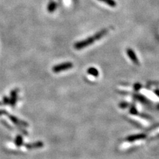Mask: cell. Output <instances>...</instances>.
<instances>
[{
    "label": "cell",
    "instance_id": "obj_3",
    "mask_svg": "<svg viewBox=\"0 0 159 159\" xmlns=\"http://www.w3.org/2000/svg\"><path fill=\"white\" fill-rule=\"evenodd\" d=\"M126 52H127V55H128L130 60H131L133 63H135L136 65L139 64V59L137 58V57H136L135 51H134L133 49L127 48Z\"/></svg>",
    "mask_w": 159,
    "mask_h": 159
},
{
    "label": "cell",
    "instance_id": "obj_4",
    "mask_svg": "<svg viewBox=\"0 0 159 159\" xmlns=\"http://www.w3.org/2000/svg\"><path fill=\"white\" fill-rule=\"evenodd\" d=\"M88 73L89 74L93 76H96V77L98 76V75H99V72H98L97 69L95 68H93V67L88 68Z\"/></svg>",
    "mask_w": 159,
    "mask_h": 159
},
{
    "label": "cell",
    "instance_id": "obj_7",
    "mask_svg": "<svg viewBox=\"0 0 159 159\" xmlns=\"http://www.w3.org/2000/svg\"><path fill=\"white\" fill-rule=\"evenodd\" d=\"M57 3H55V2H52L50 5H48V10L50 12H54L56 10V8H57Z\"/></svg>",
    "mask_w": 159,
    "mask_h": 159
},
{
    "label": "cell",
    "instance_id": "obj_5",
    "mask_svg": "<svg viewBox=\"0 0 159 159\" xmlns=\"http://www.w3.org/2000/svg\"><path fill=\"white\" fill-rule=\"evenodd\" d=\"M99 1L104 2L111 8H115L116 6V2L114 0H99Z\"/></svg>",
    "mask_w": 159,
    "mask_h": 159
},
{
    "label": "cell",
    "instance_id": "obj_10",
    "mask_svg": "<svg viewBox=\"0 0 159 159\" xmlns=\"http://www.w3.org/2000/svg\"><path fill=\"white\" fill-rule=\"evenodd\" d=\"M3 113H5V112L3 111H0V115H1V114H3Z\"/></svg>",
    "mask_w": 159,
    "mask_h": 159
},
{
    "label": "cell",
    "instance_id": "obj_2",
    "mask_svg": "<svg viewBox=\"0 0 159 159\" xmlns=\"http://www.w3.org/2000/svg\"><path fill=\"white\" fill-rule=\"evenodd\" d=\"M72 66L73 65L71 62H66V63L57 65V66H55L53 68V71L55 72H59L61 71L68 70V69L71 68Z\"/></svg>",
    "mask_w": 159,
    "mask_h": 159
},
{
    "label": "cell",
    "instance_id": "obj_8",
    "mask_svg": "<svg viewBox=\"0 0 159 159\" xmlns=\"http://www.w3.org/2000/svg\"><path fill=\"white\" fill-rule=\"evenodd\" d=\"M10 119L13 121V123H15V124H16L17 125H26L25 124H23L21 121H19L17 119V118H15L14 117H13V116H11L10 117Z\"/></svg>",
    "mask_w": 159,
    "mask_h": 159
},
{
    "label": "cell",
    "instance_id": "obj_9",
    "mask_svg": "<svg viewBox=\"0 0 159 159\" xmlns=\"http://www.w3.org/2000/svg\"><path fill=\"white\" fill-rule=\"evenodd\" d=\"M21 143H22V138L21 137V136H18L17 139V141H16L17 145H18V146H19V145L21 144Z\"/></svg>",
    "mask_w": 159,
    "mask_h": 159
},
{
    "label": "cell",
    "instance_id": "obj_1",
    "mask_svg": "<svg viewBox=\"0 0 159 159\" xmlns=\"http://www.w3.org/2000/svg\"><path fill=\"white\" fill-rule=\"evenodd\" d=\"M107 29H103L102 31H100L94 35L88 38V39L77 42L74 45L75 48L78 49V50H80V49L84 48L89 45H91V44H92L95 41H97L98 40L102 39L104 35H106L107 34Z\"/></svg>",
    "mask_w": 159,
    "mask_h": 159
},
{
    "label": "cell",
    "instance_id": "obj_6",
    "mask_svg": "<svg viewBox=\"0 0 159 159\" xmlns=\"http://www.w3.org/2000/svg\"><path fill=\"white\" fill-rule=\"evenodd\" d=\"M143 137H145L144 135H133L129 136L128 140L129 141H135V140H137V139H143Z\"/></svg>",
    "mask_w": 159,
    "mask_h": 159
}]
</instances>
